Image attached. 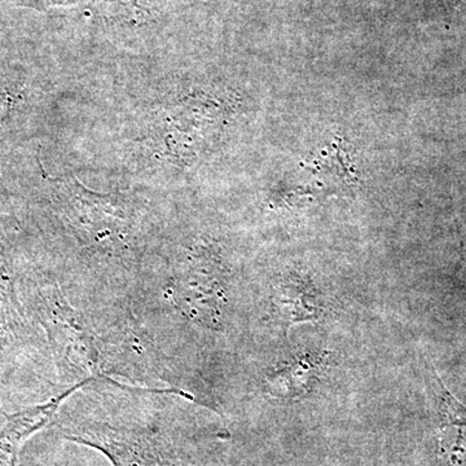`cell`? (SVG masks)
<instances>
[{
  "instance_id": "6da1fadb",
  "label": "cell",
  "mask_w": 466,
  "mask_h": 466,
  "mask_svg": "<svg viewBox=\"0 0 466 466\" xmlns=\"http://www.w3.org/2000/svg\"><path fill=\"white\" fill-rule=\"evenodd\" d=\"M90 381L91 380H86L76 383L69 390L61 392L58 397L48 400L47 403L27 408L9 417L7 424L0 431V466H17L18 451L21 446L50 421L67 397Z\"/></svg>"
},
{
  "instance_id": "7a4b0ae2",
  "label": "cell",
  "mask_w": 466,
  "mask_h": 466,
  "mask_svg": "<svg viewBox=\"0 0 466 466\" xmlns=\"http://www.w3.org/2000/svg\"><path fill=\"white\" fill-rule=\"evenodd\" d=\"M279 312L287 327L305 320H317L323 314L320 297L312 284L291 278L279 289Z\"/></svg>"
}]
</instances>
